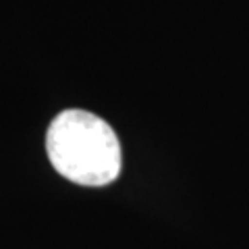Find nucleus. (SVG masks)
Masks as SVG:
<instances>
[{
    "instance_id": "nucleus-1",
    "label": "nucleus",
    "mask_w": 249,
    "mask_h": 249,
    "mask_svg": "<svg viewBox=\"0 0 249 249\" xmlns=\"http://www.w3.org/2000/svg\"><path fill=\"white\" fill-rule=\"evenodd\" d=\"M46 152L58 175L83 187L110 185L121 175L119 137L88 110L60 112L46 133Z\"/></svg>"
}]
</instances>
